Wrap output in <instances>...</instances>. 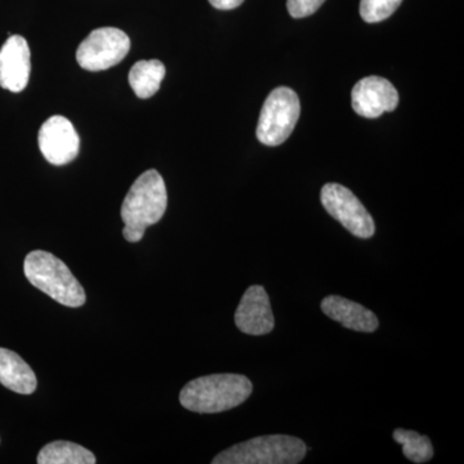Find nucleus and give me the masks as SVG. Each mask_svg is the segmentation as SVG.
<instances>
[{"instance_id": "0eeeda50", "label": "nucleus", "mask_w": 464, "mask_h": 464, "mask_svg": "<svg viewBox=\"0 0 464 464\" xmlns=\"http://www.w3.org/2000/svg\"><path fill=\"white\" fill-rule=\"evenodd\" d=\"M322 203L326 212L337 219L351 234L360 239L373 237L375 225L362 201L353 192L338 183H326L322 190Z\"/></svg>"}, {"instance_id": "6ab92c4d", "label": "nucleus", "mask_w": 464, "mask_h": 464, "mask_svg": "<svg viewBox=\"0 0 464 464\" xmlns=\"http://www.w3.org/2000/svg\"><path fill=\"white\" fill-rule=\"evenodd\" d=\"M209 3L213 7L221 9V11H230V9L240 7L244 0H209Z\"/></svg>"}, {"instance_id": "6e6552de", "label": "nucleus", "mask_w": 464, "mask_h": 464, "mask_svg": "<svg viewBox=\"0 0 464 464\" xmlns=\"http://www.w3.org/2000/svg\"><path fill=\"white\" fill-rule=\"evenodd\" d=\"M38 142L45 160L57 167L72 163L81 149V140L74 125L61 115L51 116L43 123Z\"/></svg>"}, {"instance_id": "f257e3e1", "label": "nucleus", "mask_w": 464, "mask_h": 464, "mask_svg": "<svg viewBox=\"0 0 464 464\" xmlns=\"http://www.w3.org/2000/svg\"><path fill=\"white\" fill-rule=\"evenodd\" d=\"M168 206L166 182L155 169L146 170L134 181L121 206L123 237L130 243H139L149 226L163 218Z\"/></svg>"}, {"instance_id": "39448f33", "label": "nucleus", "mask_w": 464, "mask_h": 464, "mask_svg": "<svg viewBox=\"0 0 464 464\" xmlns=\"http://www.w3.org/2000/svg\"><path fill=\"white\" fill-rule=\"evenodd\" d=\"M301 103L297 93L286 87L271 92L265 101L257 127V139L266 146H279L295 130Z\"/></svg>"}, {"instance_id": "1a4fd4ad", "label": "nucleus", "mask_w": 464, "mask_h": 464, "mask_svg": "<svg viewBox=\"0 0 464 464\" xmlns=\"http://www.w3.org/2000/svg\"><path fill=\"white\" fill-rule=\"evenodd\" d=\"M399 105V93L391 82L381 76H368L357 82L353 90V108L364 118H380Z\"/></svg>"}, {"instance_id": "a211bd4d", "label": "nucleus", "mask_w": 464, "mask_h": 464, "mask_svg": "<svg viewBox=\"0 0 464 464\" xmlns=\"http://www.w3.org/2000/svg\"><path fill=\"white\" fill-rule=\"evenodd\" d=\"M325 0H288L286 7L290 16L295 18H304L315 14L317 9L322 7Z\"/></svg>"}, {"instance_id": "9b49d317", "label": "nucleus", "mask_w": 464, "mask_h": 464, "mask_svg": "<svg viewBox=\"0 0 464 464\" xmlns=\"http://www.w3.org/2000/svg\"><path fill=\"white\" fill-rule=\"evenodd\" d=\"M235 324L240 332L249 335H265L273 332L275 317L264 286L252 285L246 289L235 313Z\"/></svg>"}, {"instance_id": "20e7f679", "label": "nucleus", "mask_w": 464, "mask_h": 464, "mask_svg": "<svg viewBox=\"0 0 464 464\" xmlns=\"http://www.w3.org/2000/svg\"><path fill=\"white\" fill-rule=\"evenodd\" d=\"M301 439L288 435H267L250 439L226 449L213 464H297L306 456Z\"/></svg>"}, {"instance_id": "f03ea898", "label": "nucleus", "mask_w": 464, "mask_h": 464, "mask_svg": "<svg viewBox=\"0 0 464 464\" xmlns=\"http://www.w3.org/2000/svg\"><path fill=\"white\" fill-rule=\"evenodd\" d=\"M252 392V382L246 375L212 374L188 382L179 393V402L194 413L215 414L243 404Z\"/></svg>"}, {"instance_id": "dca6fc26", "label": "nucleus", "mask_w": 464, "mask_h": 464, "mask_svg": "<svg viewBox=\"0 0 464 464\" xmlns=\"http://www.w3.org/2000/svg\"><path fill=\"white\" fill-rule=\"evenodd\" d=\"M393 440L402 445V453L411 462L426 463L432 459L433 447L429 436L398 429L393 432Z\"/></svg>"}, {"instance_id": "f3484780", "label": "nucleus", "mask_w": 464, "mask_h": 464, "mask_svg": "<svg viewBox=\"0 0 464 464\" xmlns=\"http://www.w3.org/2000/svg\"><path fill=\"white\" fill-rule=\"evenodd\" d=\"M402 0H362L360 14L369 24L381 23L389 18L401 5Z\"/></svg>"}, {"instance_id": "9d476101", "label": "nucleus", "mask_w": 464, "mask_h": 464, "mask_svg": "<svg viewBox=\"0 0 464 464\" xmlns=\"http://www.w3.org/2000/svg\"><path fill=\"white\" fill-rule=\"evenodd\" d=\"M32 54L26 39L11 35L0 50V87L20 93L29 83Z\"/></svg>"}, {"instance_id": "f8f14e48", "label": "nucleus", "mask_w": 464, "mask_h": 464, "mask_svg": "<svg viewBox=\"0 0 464 464\" xmlns=\"http://www.w3.org/2000/svg\"><path fill=\"white\" fill-rule=\"evenodd\" d=\"M322 310L326 316L353 331L373 333L380 326L378 317L373 311L340 295H329L324 298Z\"/></svg>"}, {"instance_id": "ddd939ff", "label": "nucleus", "mask_w": 464, "mask_h": 464, "mask_svg": "<svg viewBox=\"0 0 464 464\" xmlns=\"http://www.w3.org/2000/svg\"><path fill=\"white\" fill-rule=\"evenodd\" d=\"M0 383L20 395L35 392L38 381L30 365L18 353L0 347Z\"/></svg>"}, {"instance_id": "423d86ee", "label": "nucleus", "mask_w": 464, "mask_h": 464, "mask_svg": "<svg viewBox=\"0 0 464 464\" xmlns=\"http://www.w3.org/2000/svg\"><path fill=\"white\" fill-rule=\"evenodd\" d=\"M130 50V39L123 30L101 27L79 45L76 61L88 72H102L118 65Z\"/></svg>"}, {"instance_id": "2eb2a0df", "label": "nucleus", "mask_w": 464, "mask_h": 464, "mask_svg": "<svg viewBox=\"0 0 464 464\" xmlns=\"http://www.w3.org/2000/svg\"><path fill=\"white\" fill-rule=\"evenodd\" d=\"M36 462L39 464H94L97 459L92 451L82 445L60 440L43 447Z\"/></svg>"}, {"instance_id": "4468645a", "label": "nucleus", "mask_w": 464, "mask_h": 464, "mask_svg": "<svg viewBox=\"0 0 464 464\" xmlns=\"http://www.w3.org/2000/svg\"><path fill=\"white\" fill-rule=\"evenodd\" d=\"M164 76H166V66L161 61H139L130 69L128 81L136 96L146 100L160 90Z\"/></svg>"}, {"instance_id": "7ed1b4c3", "label": "nucleus", "mask_w": 464, "mask_h": 464, "mask_svg": "<svg viewBox=\"0 0 464 464\" xmlns=\"http://www.w3.org/2000/svg\"><path fill=\"white\" fill-rule=\"evenodd\" d=\"M32 285L66 307H81L87 301L83 286L60 258L45 250H33L24 262Z\"/></svg>"}]
</instances>
